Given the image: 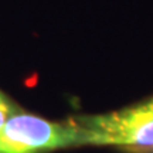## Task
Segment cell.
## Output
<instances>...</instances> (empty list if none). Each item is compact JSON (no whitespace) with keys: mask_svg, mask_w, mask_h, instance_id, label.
I'll list each match as a JSON object with an SVG mask.
<instances>
[{"mask_svg":"<svg viewBox=\"0 0 153 153\" xmlns=\"http://www.w3.org/2000/svg\"><path fill=\"white\" fill-rule=\"evenodd\" d=\"M74 122L79 129V145L153 150V98L118 112Z\"/></svg>","mask_w":153,"mask_h":153,"instance_id":"cell-1","label":"cell"},{"mask_svg":"<svg viewBox=\"0 0 153 153\" xmlns=\"http://www.w3.org/2000/svg\"><path fill=\"white\" fill-rule=\"evenodd\" d=\"M79 145L74 120L55 123L30 114H11L0 128V153H43Z\"/></svg>","mask_w":153,"mask_h":153,"instance_id":"cell-2","label":"cell"},{"mask_svg":"<svg viewBox=\"0 0 153 153\" xmlns=\"http://www.w3.org/2000/svg\"><path fill=\"white\" fill-rule=\"evenodd\" d=\"M13 114V109H11L10 104L7 102V99L0 94V128L6 123V120L9 119Z\"/></svg>","mask_w":153,"mask_h":153,"instance_id":"cell-3","label":"cell"}]
</instances>
